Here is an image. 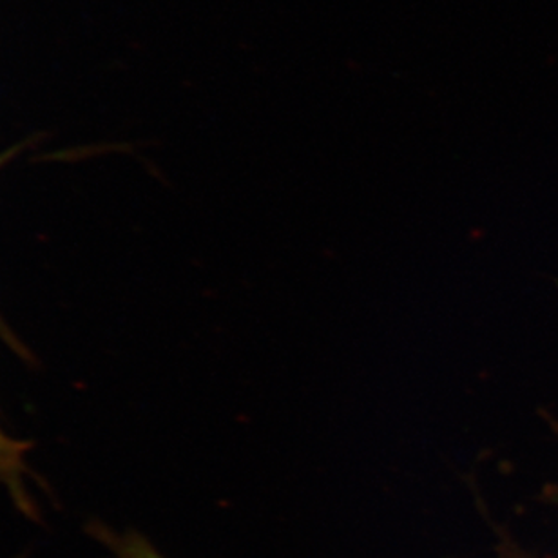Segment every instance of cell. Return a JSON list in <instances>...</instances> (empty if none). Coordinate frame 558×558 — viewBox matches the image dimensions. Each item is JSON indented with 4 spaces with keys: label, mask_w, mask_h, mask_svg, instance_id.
<instances>
[{
    "label": "cell",
    "mask_w": 558,
    "mask_h": 558,
    "mask_svg": "<svg viewBox=\"0 0 558 558\" xmlns=\"http://www.w3.org/2000/svg\"><path fill=\"white\" fill-rule=\"evenodd\" d=\"M22 446L8 439L0 432V477L15 497L22 510H29L27 497L22 488Z\"/></svg>",
    "instance_id": "1"
},
{
    "label": "cell",
    "mask_w": 558,
    "mask_h": 558,
    "mask_svg": "<svg viewBox=\"0 0 558 558\" xmlns=\"http://www.w3.org/2000/svg\"><path fill=\"white\" fill-rule=\"evenodd\" d=\"M98 538L108 544L113 558H166L158 549L150 544V541L136 532L117 533L108 532V530H98Z\"/></svg>",
    "instance_id": "2"
}]
</instances>
